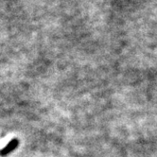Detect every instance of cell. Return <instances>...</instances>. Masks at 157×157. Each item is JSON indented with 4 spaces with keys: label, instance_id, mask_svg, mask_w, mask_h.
<instances>
[{
    "label": "cell",
    "instance_id": "cell-1",
    "mask_svg": "<svg viewBox=\"0 0 157 157\" xmlns=\"http://www.w3.org/2000/svg\"><path fill=\"white\" fill-rule=\"evenodd\" d=\"M18 145H19V141L18 139L16 138H13V140H10L7 146H5V147L0 151V155H2V156H6L8 155L9 153H10L12 151H13L17 147H18Z\"/></svg>",
    "mask_w": 157,
    "mask_h": 157
}]
</instances>
